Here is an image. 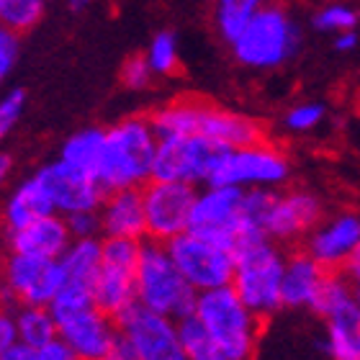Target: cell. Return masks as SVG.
<instances>
[{"mask_svg": "<svg viewBox=\"0 0 360 360\" xmlns=\"http://www.w3.org/2000/svg\"><path fill=\"white\" fill-rule=\"evenodd\" d=\"M68 3H70V11H85L93 0H68Z\"/></svg>", "mask_w": 360, "mask_h": 360, "instance_id": "cell-45", "label": "cell"}, {"mask_svg": "<svg viewBox=\"0 0 360 360\" xmlns=\"http://www.w3.org/2000/svg\"><path fill=\"white\" fill-rule=\"evenodd\" d=\"M291 175V165L283 152L263 142L245 147H224L214 160L206 186L276 188Z\"/></svg>", "mask_w": 360, "mask_h": 360, "instance_id": "cell-8", "label": "cell"}, {"mask_svg": "<svg viewBox=\"0 0 360 360\" xmlns=\"http://www.w3.org/2000/svg\"><path fill=\"white\" fill-rule=\"evenodd\" d=\"M178 338L183 355L188 360H219V347L211 338V332L206 330V324L201 322V316L188 314L178 319Z\"/></svg>", "mask_w": 360, "mask_h": 360, "instance_id": "cell-28", "label": "cell"}, {"mask_svg": "<svg viewBox=\"0 0 360 360\" xmlns=\"http://www.w3.org/2000/svg\"><path fill=\"white\" fill-rule=\"evenodd\" d=\"M345 273L350 276V281H353V283H360V245H358V252L353 255V260L347 263Z\"/></svg>", "mask_w": 360, "mask_h": 360, "instance_id": "cell-44", "label": "cell"}, {"mask_svg": "<svg viewBox=\"0 0 360 360\" xmlns=\"http://www.w3.org/2000/svg\"><path fill=\"white\" fill-rule=\"evenodd\" d=\"M111 360H139V355H136L134 345L129 342L124 335L119 332V338H116V342H113V350H111Z\"/></svg>", "mask_w": 360, "mask_h": 360, "instance_id": "cell-42", "label": "cell"}, {"mask_svg": "<svg viewBox=\"0 0 360 360\" xmlns=\"http://www.w3.org/2000/svg\"><path fill=\"white\" fill-rule=\"evenodd\" d=\"M195 314L201 316L206 330L219 347V360H248L252 358L260 338V319L242 301L232 283L209 288L198 293Z\"/></svg>", "mask_w": 360, "mask_h": 360, "instance_id": "cell-5", "label": "cell"}, {"mask_svg": "<svg viewBox=\"0 0 360 360\" xmlns=\"http://www.w3.org/2000/svg\"><path fill=\"white\" fill-rule=\"evenodd\" d=\"M0 358H3V360H37V350L18 340L15 345H11L8 350H3V353H0Z\"/></svg>", "mask_w": 360, "mask_h": 360, "instance_id": "cell-41", "label": "cell"}, {"mask_svg": "<svg viewBox=\"0 0 360 360\" xmlns=\"http://www.w3.org/2000/svg\"><path fill=\"white\" fill-rule=\"evenodd\" d=\"M65 285V273L57 257H37L11 252L3 268V291L11 307L31 304L49 307Z\"/></svg>", "mask_w": 360, "mask_h": 360, "instance_id": "cell-12", "label": "cell"}, {"mask_svg": "<svg viewBox=\"0 0 360 360\" xmlns=\"http://www.w3.org/2000/svg\"><path fill=\"white\" fill-rule=\"evenodd\" d=\"M265 6V0H217V29L219 34L232 44L240 37L242 29L250 23V18Z\"/></svg>", "mask_w": 360, "mask_h": 360, "instance_id": "cell-29", "label": "cell"}, {"mask_svg": "<svg viewBox=\"0 0 360 360\" xmlns=\"http://www.w3.org/2000/svg\"><path fill=\"white\" fill-rule=\"evenodd\" d=\"M355 288V301H358V307H360V283H353Z\"/></svg>", "mask_w": 360, "mask_h": 360, "instance_id": "cell-47", "label": "cell"}, {"mask_svg": "<svg viewBox=\"0 0 360 360\" xmlns=\"http://www.w3.org/2000/svg\"><path fill=\"white\" fill-rule=\"evenodd\" d=\"M18 324H15V316L13 311H6V314L0 316V353L8 350L11 345L18 342Z\"/></svg>", "mask_w": 360, "mask_h": 360, "instance_id": "cell-40", "label": "cell"}, {"mask_svg": "<svg viewBox=\"0 0 360 360\" xmlns=\"http://www.w3.org/2000/svg\"><path fill=\"white\" fill-rule=\"evenodd\" d=\"M101 224L105 237H147V217H144V191L142 188H121L105 193L101 203Z\"/></svg>", "mask_w": 360, "mask_h": 360, "instance_id": "cell-20", "label": "cell"}, {"mask_svg": "<svg viewBox=\"0 0 360 360\" xmlns=\"http://www.w3.org/2000/svg\"><path fill=\"white\" fill-rule=\"evenodd\" d=\"M217 142L198 134L160 136L158 158L152 167V180H170V183H206L219 152Z\"/></svg>", "mask_w": 360, "mask_h": 360, "instance_id": "cell-14", "label": "cell"}, {"mask_svg": "<svg viewBox=\"0 0 360 360\" xmlns=\"http://www.w3.org/2000/svg\"><path fill=\"white\" fill-rule=\"evenodd\" d=\"M37 360H77L75 350L65 342L62 338L49 340L46 345H41L37 350Z\"/></svg>", "mask_w": 360, "mask_h": 360, "instance_id": "cell-39", "label": "cell"}, {"mask_svg": "<svg viewBox=\"0 0 360 360\" xmlns=\"http://www.w3.org/2000/svg\"><path fill=\"white\" fill-rule=\"evenodd\" d=\"M324 119V105L322 103H299L285 113V127L291 131H309Z\"/></svg>", "mask_w": 360, "mask_h": 360, "instance_id": "cell-34", "label": "cell"}, {"mask_svg": "<svg viewBox=\"0 0 360 360\" xmlns=\"http://www.w3.org/2000/svg\"><path fill=\"white\" fill-rule=\"evenodd\" d=\"M322 219V201L307 191H291L278 195L273 214L268 219V234L273 242H293L309 234Z\"/></svg>", "mask_w": 360, "mask_h": 360, "instance_id": "cell-18", "label": "cell"}, {"mask_svg": "<svg viewBox=\"0 0 360 360\" xmlns=\"http://www.w3.org/2000/svg\"><path fill=\"white\" fill-rule=\"evenodd\" d=\"M37 178L41 180L44 191L52 198L54 211L62 214V217L85 209H101V203L105 198V191L98 183V178L77 170L75 165L65 162L62 158L57 162H52V165L41 167Z\"/></svg>", "mask_w": 360, "mask_h": 360, "instance_id": "cell-16", "label": "cell"}, {"mask_svg": "<svg viewBox=\"0 0 360 360\" xmlns=\"http://www.w3.org/2000/svg\"><path fill=\"white\" fill-rule=\"evenodd\" d=\"M152 75H155V70H152L147 54H144V57H129V60L124 62V68H121V80L131 90L147 88Z\"/></svg>", "mask_w": 360, "mask_h": 360, "instance_id": "cell-36", "label": "cell"}, {"mask_svg": "<svg viewBox=\"0 0 360 360\" xmlns=\"http://www.w3.org/2000/svg\"><path fill=\"white\" fill-rule=\"evenodd\" d=\"M23 105H26V93L21 88H13L6 93V98L0 101V134H8L15 127V121L21 119Z\"/></svg>", "mask_w": 360, "mask_h": 360, "instance_id": "cell-37", "label": "cell"}, {"mask_svg": "<svg viewBox=\"0 0 360 360\" xmlns=\"http://www.w3.org/2000/svg\"><path fill=\"white\" fill-rule=\"evenodd\" d=\"M49 214H57V211H54L52 198H49V193L44 191V186H41V180H39L37 175L29 180H23L21 186L8 195L6 209H3V219H6L8 229L26 226V224H31L34 219L49 217Z\"/></svg>", "mask_w": 360, "mask_h": 360, "instance_id": "cell-22", "label": "cell"}, {"mask_svg": "<svg viewBox=\"0 0 360 360\" xmlns=\"http://www.w3.org/2000/svg\"><path fill=\"white\" fill-rule=\"evenodd\" d=\"M355 23H358V13L345 3H330L314 15V26L319 31H335L338 34V31L353 29Z\"/></svg>", "mask_w": 360, "mask_h": 360, "instance_id": "cell-33", "label": "cell"}, {"mask_svg": "<svg viewBox=\"0 0 360 360\" xmlns=\"http://www.w3.org/2000/svg\"><path fill=\"white\" fill-rule=\"evenodd\" d=\"M324 350L338 360H360V307L350 301L327 316V342Z\"/></svg>", "mask_w": 360, "mask_h": 360, "instance_id": "cell-24", "label": "cell"}, {"mask_svg": "<svg viewBox=\"0 0 360 360\" xmlns=\"http://www.w3.org/2000/svg\"><path fill=\"white\" fill-rule=\"evenodd\" d=\"M8 167H11V158H6V155H3V158H0V173L6 175Z\"/></svg>", "mask_w": 360, "mask_h": 360, "instance_id": "cell-46", "label": "cell"}, {"mask_svg": "<svg viewBox=\"0 0 360 360\" xmlns=\"http://www.w3.org/2000/svg\"><path fill=\"white\" fill-rule=\"evenodd\" d=\"M147 60H150L155 75H173L178 70V37L173 31H160L155 34L147 46Z\"/></svg>", "mask_w": 360, "mask_h": 360, "instance_id": "cell-32", "label": "cell"}, {"mask_svg": "<svg viewBox=\"0 0 360 360\" xmlns=\"http://www.w3.org/2000/svg\"><path fill=\"white\" fill-rule=\"evenodd\" d=\"M18 60V34L3 26L0 31V77H8Z\"/></svg>", "mask_w": 360, "mask_h": 360, "instance_id": "cell-38", "label": "cell"}, {"mask_svg": "<svg viewBox=\"0 0 360 360\" xmlns=\"http://www.w3.org/2000/svg\"><path fill=\"white\" fill-rule=\"evenodd\" d=\"M237 268L232 285L257 316L268 319L283 307L285 257L278 242L260 232H248L234 248Z\"/></svg>", "mask_w": 360, "mask_h": 360, "instance_id": "cell-4", "label": "cell"}, {"mask_svg": "<svg viewBox=\"0 0 360 360\" xmlns=\"http://www.w3.org/2000/svg\"><path fill=\"white\" fill-rule=\"evenodd\" d=\"M301 31L281 6H263L232 41L234 57L255 70H273L299 52Z\"/></svg>", "mask_w": 360, "mask_h": 360, "instance_id": "cell-7", "label": "cell"}, {"mask_svg": "<svg viewBox=\"0 0 360 360\" xmlns=\"http://www.w3.org/2000/svg\"><path fill=\"white\" fill-rule=\"evenodd\" d=\"M360 245V217L358 214H338L324 224H316L307 234V252L327 270L347 268Z\"/></svg>", "mask_w": 360, "mask_h": 360, "instance_id": "cell-17", "label": "cell"}, {"mask_svg": "<svg viewBox=\"0 0 360 360\" xmlns=\"http://www.w3.org/2000/svg\"><path fill=\"white\" fill-rule=\"evenodd\" d=\"M44 13V0H0V23L21 34L34 29Z\"/></svg>", "mask_w": 360, "mask_h": 360, "instance_id": "cell-30", "label": "cell"}, {"mask_svg": "<svg viewBox=\"0 0 360 360\" xmlns=\"http://www.w3.org/2000/svg\"><path fill=\"white\" fill-rule=\"evenodd\" d=\"M355 44H358V34H355V29H345V31H338V34H335V46H338L340 52H350Z\"/></svg>", "mask_w": 360, "mask_h": 360, "instance_id": "cell-43", "label": "cell"}, {"mask_svg": "<svg viewBox=\"0 0 360 360\" xmlns=\"http://www.w3.org/2000/svg\"><path fill=\"white\" fill-rule=\"evenodd\" d=\"M276 201H278V193L265 186L245 191V226H248L250 232L265 234L268 219H270V214H273ZM265 237H268V234H265Z\"/></svg>", "mask_w": 360, "mask_h": 360, "instance_id": "cell-31", "label": "cell"}, {"mask_svg": "<svg viewBox=\"0 0 360 360\" xmlns=\"http://www.w3.org/2000/svg\"><path fill=\"white\" fill-rule=\"evenodd\" d=\"M136 301L173 319L193 314L198 304V291L188 283L175 265L165 242H142V255L136 268Z\"/></svg>", "mask_w": 360, "mask_h": 360, "instance_id": "cell-6", "label": "cell"}, {"mask_svg": "<svg viewBox=\"0 0 360 360\" xmlns=\"http://www.w3.org/2000/svg\"><path fill=\"white\" fill-rule=\"evenodd\" d=\"M165 245L173 255L175 265L180 268V273L186 276V281L198 293L232 283L234 268H237L234 250L193 232L178 234Z\"/></svg>", "mask_w": 360, "mask_h": 360, "instance_id": "cell-11", "label": "cell"}, {"mask_svg": "<svg viewBox=\"0 0 360 360\" xmlns=\"http://www.w3.org/2000/svg\"><path fill=\"white\" fill-rule=\"evenodd\" d=\"M113 319L121 335L134 345L139 360H186L178 338V319L173 316L134 301Z\"/></svg>", "mask_w": 360, "mask_h": 360, "instance_id": "cell-13", "label": "cell"}, {"mask_svg": "<svg viewBox=\"0 0 360 360\" xmlns=\"http://www.w3.org/2000/svg\"><path fill=\"white\" fill-rule=\"evenodd\" d=\"M188 232L234 250L250 232L245 226V188L209 186L195 195Z\"/></svg>", "mask_w": 360, "mask_h": 360, "instance_id": "cell-9", "label": "cell"}, {"mask_svg": "<svg viewBox=\"0 0 360 360\" xmlns=\"http://www.w3.org/2000/svg\"><path fill=\"white\" fill-rule=\"evenodd\" d=\"M72 245V232L68 226V219L62 214L39 217L31 224L8 229V248L11 252L37 257H57L65 255V250Z\"/></svg>", "mask_w": 360, "mask_h": 360, "instance_id": "cell-19", "label": "cell"}, {"mask_svg": "<svg viewBox=\"0 0 360 360\" xmlns=\"http://www.w3.org/2000/svg\"><path fill=\"white\" fill-rule=\"evenodd\" d=\"M11 311H13L15 324H18V338H21V342L31 345L34 350L46 345L49 340L60 338V327H57V319H54L49 307L18 304V307H13Z\"/></svg>", "mask_w": 360, "mask_h": 360, "instance_id": "cell-25", "label": "cell"}, {"mask_svg": "<svg viewBox=\"0 0 360 360\" xmlns=\"http://www.w3.org/2000/svg\"><path fill=\"white\" fill-rule=\"evenodd\" d=\"M65 219H68V226L72 232V240H88V237H96L98 232H103L101 211L98 209L75 211V214H68Z\"/></svg>", "mask_w": 360, "mask_h": 360, "instance_id": "cell-35", "label": "cell"}, {"mask_svg": "<svg viewBox=\"0 0 360 360\" xmlns=\"http://www.w3.org/2000/svg\"><path fill=\"white\" fill-rule=\"evenodd\" d=\"M144 191V217H147V237L158 242H170L178 234L188 232L193 214L195 191L191 183H170V180H150Z\"/></svg>", "mask_w": 360, "mask_h": 360, "instance_id": "cell-15", "label": "cell"}, {"mask_svg": "<svg viewBox=\"0 0 360 360\" xmlns=\"http://www.w3.org/2000/svg\"><path fill=\"white\" fill-rule=\"evenodd\" d=\"M60 263L62 273H65V283L93 291L101 265H103V242H98L96 237L72 240V245L60 257Z\"/></svg>", "mask_w": 360, "mask_h": 360, "instance_id": "cell-23", "label": "cell"}, {"mask_svg": "<svg viewBox=\"0 0 360 360\" xmlns=\"http://www.w3.org/2000/svg\"><path fill=\"white\" fill-rule=\"evenodd\" d=\"M139 255H142V240H129V237L103 240V265L93 285V296L105 314L116 316L136 301Z\"/></svg>", "mask_w": 360, "mask_h": 360, "instance_id": "cell-10", "label": "cell"}, {"mask_svg": "<svg viewBox=\"0 0 360 360\" xmlns=\"http://www.w3.org/2000/svg\"><path fill=\"white\" fill-rule=\"evenodd\" d=\"M60 338L75 350L77 360H111L119 324L96 304V296L80 285H62L49 304Z\"/></svg>", "mask_w": 360, "mask_h": 360, "instance_id": "cell-3", "label": "cell"}, {"mask_svg": "<svg viewBox=\"0 0 360 360\" xmlns=\"http://www.w3.org/2000/svg\"><path fill=\"white\" fill-rule=\"evenodd\" d=\"M350 301H355V288L353 281L345 270H324L322 281H319V288L314 293V301L311 307L319 316H332L338 309L347 307Z\"/></svg>", "mask_w": 360, "mask_h": 360, "instance_id": "cell-27", "label": "cell"}, {"mask_svg": "<svg viewBox=\"0 0 360 360\" xmlns=\"http://www.w3.org/2000/svg\"><path fill=\"white\" fill-rule=\"evenodd\" d=\"M324 265L309 255L307 250L291 252L283 268V307H311Z\"/></svg>", "mask_w": 360, "mask_h": 360, "instance_id": "cell-21", "label": "cell"}, {"mask_svg": "<svg viewBox=\"0 0 360 360\" xmlns=\"http://www.w3.org/2000/svg\"><path fill=\"white\" fill-rule=\"evenodd\" d=\"M105 150V131L103 129H83L72 134L62 147V160L75 165L77 170L90 173L93 178H98V167L103 160Z\"/></svg>", "mask_w": 360, "mask_h": 360, "instance_id": "cell-26", "label": "cell"}, {"mask_svg": "<svg viewBox=\"0 0 360 360\" xmlns=\"http://www.w3.org/2000/svg\"><path fill=\"white\" fill-rule=\"evenodd\" d=\"M160 134L150 119H124L105 131V150L98 183L105 193L121 188H142L152 180Z\"/></svg>", "mask_w": 360, "mask_h": 360, "instance_id": "cell-2", "label": "cell"}, {"mask_svg": "<svg viewBox=\"0 0 360 360\" xmlns=\"http://www.w3.org/2000/svg\"><path fill=\"white\" fill-rule=\"evenodd\" d=\"M150 121L160 136L198 134L217 142L219 147H245L265 139L263 127L255 119L224 111L219 105L193 101V98L162 105L152 113Z\"/></svg>", "mask_w": 360, "mask_h": 360, "instance_id": "cell-1", "label": "cell"}]
</instances>
